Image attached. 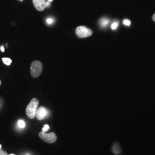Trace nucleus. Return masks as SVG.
<instances>
[{
	"instance_id": "nucleus-15",
	"label": "nucleus",
	"mask_w": 155,
	"mask_h": 155,
	"mask_svg": "<svg viewBox=\"0 0 155 155\" xmlns=\"http://www.w3.org/2000/svg\"><path fill=\"white\" fill-rule=\"evenodd\" d=\"M54 22V20H53V19L52 18H48L47 20V24H52V23Z\"/></svg>"
},
{
	"instance_id": "nucleus-8",
	"label": "nucleus",
	"mask_w": 155,
	"mask_h": 155,
	"mask_svg": "<svg viewBox=\"0 0 155 155\" xmlns=\"http://www.w3.org/2000/svg\"><path fill=\"white\" fill-rule=\"evenodd\" d=\"M109 23V20L107 18H102V20H101V21H100L101 26L103 27H106Z\"/></svg>"
},
{
	"instance_id": "nucleus-21",
	"label": "nucleus",
	"mask_w": 155,
	"mask_h": 155,
	"mask_svg": "<svg viewBox=\"0 0 155 155\" xmlns=\"http://www.w3.org/2000/svg\"><path fill=\"white\" fill-rule=\"evenodd\" d=\"M1 80H0V85H1Z\"/></svg>"
},
{
	"instance_id": "nucleus-16",
	"label": "nucleus",
	"mask_w": 155,
	"mask_h": 155,
	"mask_svg": "<svg viewBox=\"0 0 155 155\" xmlns=\"http://www.w3.org/2000/svg\"><path fill=\"white\" fill-rule=\"evenodd\" d=\"M1 51L2 52H4L5 49H4V47H1Z\"/></svg>"
},
{
	"instance_id": "nucleus-9",
	"label": "nucleus",
	"mask_w": 155,
	"mask_h": 155,
	"mask_svg": "<svg viewBox=\"0 0 155 155\" xmlns=\"http://www.w3.org/2000/svg\"><path fill=\"white\" fill-rule=\"evenodd\" d=\"M2 60L3 62L4 63V64H6V65H7V66L11 65V64L12 62L11 59L10 58H3Z\"/></svg>"
},
{
	"instance_id": "nucleus-2",
	"label": "nucleus",
	"mask_w": 155,
	"mask_h": 155,
	"mask_svg": "<svg viewBox=\"0 0 155 155\" xmlns=\"http://www.w3.org/2000/svg\"><path fill=\"white\" fill-rule=\"evenodd\" d=\"M43 71V64L41 61H33L31 65V74L33 78L39 77Z\"/></svg>"
},
{
	"instance_id": "nucleus-19",
	"label": "nucleus",
	"mask_w": 155,
	"mask_h": 155,
	"mask_svg": "<svg viewBox=\"0 0 155 155\" xmlns=\"http://www.w3.org/2000/svg\"><path fill=\"white\" fill-rule=\"evenodd\" d=\"M1 147H2V146H1V145L0 144V148H1Z\"/></svg>"
},
{
	"instance_id": "nucleus-22",
	"label": "nucleus",
	"mask_w": 155,
	"mask_h": 155,
	"mask_svg": "<svg viewBox=\"0 0 155 155\" xmlns=\"http://www.w3.org/2000/svg\"><path fill=\"white\" fill-rule=\"evenodd\" d=\"M20 1H22V0H20Z\"/></svg>"
},
{
	"instance_id": "nucleus-5",
	"label": "nucleus",
	"mask_w": 155,
	"mask_h": 155,
	"mask_svg": "<svg viewBox=\"0 0 155 155\" xmlns=\"http://www.w3.org/2000/svg\"><path fill=\"white\" fill-rule=\"evenodd\" d=\"M33 5L38 11H43L47 7L45 0H32Z\"/></svg>"
},
{
	"instance_id": "nucleus-17",
	"label": "nucleus",
	"mask_w": 155,
	"mask_h": 155,
	"mask_svg": "<svg viewBox=\"0 0 155 155\" xmlns=\"http://www.w3.org/2000/svg\"><path fill=\"white\" fill-rule=\"evenodd\" d=\"M152 20H153V21H155V14H154L153 16L152 17Z\"/></svg>"
},
{
	"instance_id": "nucleus-11",
	"label": "nucleus",
	"mask_w": 155,
	"mask_h": 155,
	"mask_svg": "<svg viewBox=\"0 0 155 155\" xmlns=\"http://www.w3.org/2000/svg\"><path fill=\"white\" fill-rule=\"evenodd\" d=\"M118 22H117V21H116V22H114L112 24H111V29H113V30H115V29H116L117 27H118Z\"/></svg>"
},
{
	"instance_id": "nucleus-10",
	"label": "nucleus",
	"mask_w": 155,
	"mask_h": 155,
	"mask_svg": "<svg viewBox=\"0 0 155 155\" xmlns=\"http://www.w3.org/2000/svg\"><path fill=\"white\" fill-rule=\"evenodd\" d=\"M18 126L20 128H24L25 127V123L22 120H20L18 121Z\"/></svg>"
},
{
	"instance_id": "nucleus-20",
	"label": "nucleus",
	"mask_w": 155,
	"mask_h": 155,
	"mask_svg": "<svg viewBox=\"0 0 155 155\" xmlns=\"http://www.w3.org/2000/svg\"><path fill=\"white\" fill-rule=\"evenodd\" d=\"M15 155V154H11V155Z\"/></svg>"
},
{
	"instance_id": "nucleus-23",
	"label": "nucleus",
	"mask_w": 155,
	"mask_h": 155,
	"mask_svg": "<svg viewBox=\"0 0 155 155\" xmlns=\"http://www.w3.org/2000/svg\"></svg>"
},
{
	"instance_id": "nucleus-13",
	"label": "nucleus",
	"mask_w": 155,
	"mask_h": 155,
	"mask_svg": "<svg viewBox=\"0 0 155 155\" xmlns=\"http://www.w3.org/2000/svg\"><path fill=\"white\" fill-rule=\"evenodd\" d=\"M123 23L124 25H125L127 26H129L130 25V21L129 20H124Z\"/></svg>"
},
{
	"instance_id": "nucleus-14",
	"label": "nucleus",
	"mask_w": 155,
	"mask_h": 155,
	"mask_svg": "<svg viewBox=\"0 0 155 155\" xmlns=\"http://www.w3.org/2000/svg\"><path fill=\"white\" fill-rule=\"evenodd\" d=\"M0 155H8V153L4 150H2L1 148H0Z\"/></svg>"
},
{
	"instance_id": "nucleus-6",
	"label": "nucleus",
	"mask_w": 155,
	"mask_h": 155,
	"mask_svg": "<svg viewBox=\"0 0 155 155\" xmlns=\"http://www.w3.org/2000/svg\"><path fill=\"white\" fill-rule=\"evenodd\" d=\"M47 111L43 106H40L39 108L37 109L36 111V116L39 120H42L45 118L46 116Z\"/></svg>"
},
{
	"instance_id": "nucleus-1",
	"label": "nucleus",
	"mask_w": 155,
	"mask_h": 155,
	"mask_svg": "<svg viewBox=\"0 0 155 155\" xmlns=\"http://www.w3.org/2000/svg\"><path fill=\"white\" fill-rule=\"evenodd\" d=\"M39 105V100L37 98H33L28 104L26 109V113L27 116L33 119L36 116V111L38 109Z\"/></svg>"
},
{
	"instance_id": "nucleus-12",
	"label": "nucleus",
	"mask_w": 155,
	"mask_h": 155,
	"mask_svg": "<svg viewBox=\"0 0 155 155\" xmlns=\"http://www.w3.org/2000/svg\"><path fill=\"white\" fill-rule=\"evenodd\" d=\"M50 129V126L47 124L45 125L44 127L43 128V132H47V130H48Z\"/></svg>"
},
{
	"instance_id": "nucleus-7",
	"label": "nucleus",
	"mask_w": 155,
	"mask_h": 155,
	"mask_svg": "<svg viewBox=\"0 0 155 155\" xmlns=\"http://www.w3.org/2000/svg\"><path fill=\"white\" fill-rule=\"evenodd\" d=\"M112 151L115 155H120L121 153V148L118 143H115L112 147Z\"/></svg>"
},
{
	"instance_id": "nucleus-4",
	"label": "nucleus",
	"mask_w": 155,
	"mask_h": 155,
	"mask_svg": "<svg viewBox=\"0 0 155 155\" xmlns=\"http://www.w3.org/2000/svg\"><path fill=\"white\" fill-rule=\"evenodd\" d=\"M75 33L80 38H84L91 36L93 32L90 29H88L84 26H79L76 28Z\"/></svg>"
},
{
	"instance_id": "nucleus-18",
	"label": "nucleus",
	"mask_w": 155,
	"mask_h": 155,
	"mask_svg": "<svg viewBox=\"0 0 155 155\" xmlns=\"http://www.w3.org/2000/svg\"><path fill=\"white\" fill-rule=\"evenodd\" d=\"M53 1V0H48V1H49V2H51V1Z\"/></svg>"
},
{
	"instance_id": "nucleus-3",
	"label": "nucleus",
	"mask_w": 155,
	"mask_h": 155,
	"mask_svg": "<svg viewBox=\"0 0 155 155\" xmlns=\"http://www.w3.org/2000/svg\"><path fill=\"white\" fill-rule=\"evenodd\" d=\"M39 136L40 139L49 144L54 143L57 140V136L54 132L45 133V132H41L39 133Z\"/></svg>"
}]
</instances>
